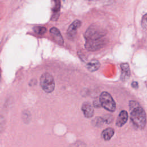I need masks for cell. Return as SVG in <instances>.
<instances>
[{
    "label": "cell",
    "instance_id": "obj_1",
    "mask_svg": "<svg viewBox=\"0 0 147 147\" xmlns=\"http://www.w3.org/2000/svg\"><path fill=\"white\" fill-rule=\"evenodd\" d=\"M130 119L133 124L139 129H143L146 125V116L144 110L135 101H130Z\"/></svg>",
    "mask_w": 147,
    "mask_h": 147
},
{
    "label": "cell",
    "instance_id": "obj_2",
    "mask_svg": "<svg viewBox=\"0 0 147 147\" xmlns=\"http://www.w3.org/2000/svg\"><path fill=\"white\" fill-rule=\"evenodd\" d=\"M107 31L105 29L96 24H94L91 25L86 30L84 34V37L87 40L98 39L104 37L107 34Z\"/></svg>",
    "mask_w": 147,
    "mask_h": 147
},
{
    "label": "cell",
    "instance_id": "obj_3",
    "mask_svg": "<svg viewBox=\"0 0 147 147\" xmlns=\"http://www.w3.org/2000/svg\"><path fill=\"white\" fill-rule=\"evenodd\" d=\"M40 85L45 92L47 93L52 92L55 87L53 77L48 72L44 73L40 77Z\"/></svg>",
    "mask_w": 147,
    "mask_h": 147
},
{
    "label": "cell",
    "instance_id": "obj_4",
    "mask_svg": "<svg viewBox=\"0 0 147 147\" xmlns=\"http://www.w3.org/2000/svg\"><path fill=\"white\" fill-rule=\"evenodd\" d=\"M99 100L102 106L106 110L113 112L115 110L116 104L111 95L106 91L102 92L99 96Z\"/></svg>",
    "mask_w": 147,
    "mask_h": 147
},
{
    "label": "cell",
    "instance_id": "obj_5",
    "mask_svg": "<svg viewBox=\"0 0 147 147\" xmlns=\"http://www.w3.org/2000/svg\"><path fill=\"white\" fill-rule=\"evenodd\" d=\"M107 41V40L104 37L87 40L85 43V48L88 51H95L103 48L106 45Z\"/></svg>",
    "mask_w": 147,
    "mask_h": 147
},
{
    "label": "cell",
    "instance_id": "obj_6",
    "mask_svg": "<svg viewBox=\"0 0 147 147\" xmlns=\"http://www.w3.org/2000/svg\"><path fill=\"white\" fill-rule=\"evenodd\" d=\"M82 110L84 115L88 118L93 117L94 114V109L92 105L88 102H85L82 104Z\"/></svg>",
    "mask_w": 147,
    "mask_h": 147
},
{
    "label": "cell",
    "instance_id": "obj_7",
    "mask_svg": "<svg viewBox=\"0 0 147 147\" xmlns=\"http://www.w3.org/2000/svg\"><path fill=\"white\" fill-rule=\"evenodd\" d=\"M128 119V114L126 111L125 110H122L121 111L116 121V125L118 127H122L123 125H124Z\"/></svg>",
    "mask_w": 147,
    "mask_h": 147
},
{
    "label": "cell",
    "instance_id": "obj_8",
    "mask_svg": "<svg viewBox=\"0 0 147 147\" xmlns=\"http://www.w3.org/2000/svg\"><path fill=\"white\" fill-rule=\"evenodd\" d=\"M50 32L54 36L56 41L60 45H63V38L59 30V29L55 27H53L50 29Z\"/></svg>",
    "mask_w": 147,
    "mask_h": 147
},
{
    "label": "cell",
    "instance_id": "obj_9",
    "mask_svg": "<svg viewBox=\"0 0 147 147\" xmlns=\"http://www.w3.org/2000/svg\"><path fill=\"white\" fill-rule=\"evenodd\" d=\"M121 68L122 70V78L123 80H125L129 78L130 75V68L128 63H122L121 64Z\"/></svg>",
    "mask_w": 147,
    "mask_h": 147
},
{
    "label": "cell",
    "instance_id": "obj_10",
    "mask_svg": "<svg viewBox=\"0 0 147 147\" xmlns=\"http://www.w3.org/2000/svg\"><path fill=\"white\" fill-rule=\"evenodd\" d=\"M114 134V129L112 127H107L102 131L101 133V136L105 141H109L112 138Z\"/></svg>",
    "mask_w": 147,
    "mask_h": 147
},
{
    "label": "cell",
    "instance_id": "obj_11",
    "mask_svg": "<svg viewBox=\"0 0 147 147\" xmlns=\"http://www.w3.org/2000/svg\"><path fill=\"white\" fill-rule=\"evenodd\" d=\"M100 67V63L97 60H92L88 62L87 64V68L90 72L97 71Z\"/></svg>",
    "mask_w": 147,
    "mask_h": 147
},
{
    "label": "cell",
    "instance_id": "obj_12",
    "mask_svg": "<svg viewBox=\"0 0 147 147\" xmlns=\"http://www.w3.org/2000/svg\"><path fill=\"white\" fill-rule=\"evenodd\" d=\"M78 28H77L72 23L69 26L67 32V37L69 39H74V38L75 37L76 34V30Z\"/></svg>",
    "mask_w": 147,
    "mask_h": 147
},
{
    "label": "cell",
    "instance_id": "obj_13",
    "mask_svg": "<svg viewBox=\"0 0 147 147\" xmlns=\"http://www.w3.org/2000/svg\"><path fill=\"white\" fill-rule=\"evenodd\" d=\"M52 9L54 13H59L60 9V0H52Z\"/></svg>",
    "mask_w": 147,
    "mask_h": 147
},
{
    "label": "cell",
    "instance_id": "obj_14",
    "mask_svg": "<svg viewBox=\"0 0 147 147\" xmlns=\"http://www.w3.org/2000/svg\"><path fill=\"white\" fill-rule=\"evenodd\" d=\"M33 31L40 35H42L44 34L46 32H47V29L46 28L44 27V26H35L33 28Z\"/></svg>",
    "mask_w": 147,
    "mask_h": 147
},
{
    "label": "cell",
    "instance_id": "obj_15",
    "mask_svg": "<svg viewBox=\"0 0 147 147\" xmlns=\"http://www.w3.org/2000/svg\"><path fill=\"white\" fill-rule=\"evenodd\" d=\"M104 122H105V121H104L103 118H101L100 117H98L94 118L92 121V124L96 127L102 126Z\"/></svg>",
    "mask_w": 147,
    "mask_h": 147
},
{
    "label": "cell",
    "instance_id": "obj_16",
    "mask_svg": "<svg viewBox=\"0 0 147 147\" xmlns=\"http://www.w3.org/2000/svg\"><path fill=\"white\" fill-rule=\"evenodd\" d=\"M141 24L143 29L147 30V13L143 16L141 20Z\"/></svg>",
    "mask_w": 147,
    "mask_h": 147
},
{
    "label": "cell",
    "instance_id": "obj_17",
    "mask_svg": "<svg viewBox=\"0 0 147 147\" xmlns=\"http://www.w3.org/2000/svg\"><path fill=\"white\" fill-rule=\"evenodd\" d=\"M104 119L105 122H106V123L109 124L111 122L112 119H113V116L111 115H105V117L104 118H103Z\"/></svg>",
    "mask_w": 147,
    "mask_h": 147
},
{
    "label": "cell",
    "instance_id": "obj_18",
    "mask_svg": "<svg viewBox=\"0 0 147 147\" xmlns=\"http://www.w3.org/2000/svg\"><path fill=\"white\" fill-rule=\"evenodd\" d=\"M131 86L133 87L134 88H137L138 87V83L136 82H133L132 83H131Z\"/></svg>",
    "mask_w": 147,
    "mask_h": 147
}]
</instances>
